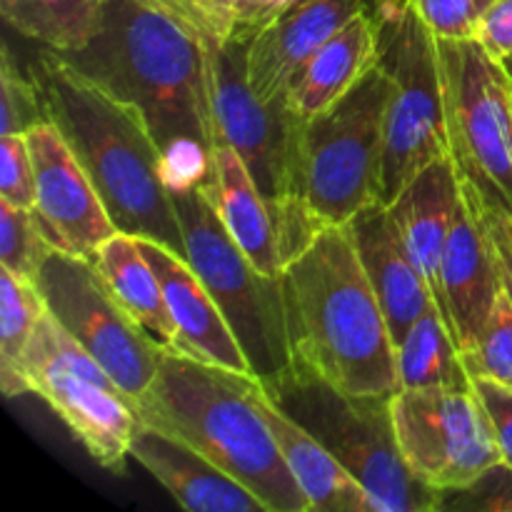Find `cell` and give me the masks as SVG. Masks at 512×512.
<instances>
[{
    "label": "cell",
    "instance_id": "35",
    "mask_svg": "<svg viewBox=\"0 0 512 512\" xmlns=\"http://www.w3.org/2000/svg\"><path fill=\"white\" fill-rule=\"evenodd\" d=\"M473 385L483 400L490 425H493L500 458H503V463L512 465V388L485 378H475Z\"/></svg>",
    "mask_w": 512,
    "mask_h": 512
},
{
    "label": "cell",
    "instance_id": "33",
    "mask_svg": "<svg viewBox=\"0 0 512 512\" xmlns=\"http://www.w3.org/2000/svg\"><path fill=\"white\" fill-rule=\"evenodd\" d=\"M140 3L185 25L200 40L225 43L230 38L228 0H140Z\"/></svg>",
    "mask_w": 512,
    "mask_h": 512
},
{
    "label": "cell",
    "instance_id": "1",
    "mask_svg": "<svg viewBox=\"0 0 512 512\" xmlns=\"http://www.w3.org/2000/svg\"><path fill=\"white\" fill-rule=\"evenodd\" d=\"M58 55L138 110L158 143L173 193L213 185L208 55L193 30L140 0H110L95 38Z\"/></svg>",
    "mask_w": 512,
    "mask_h": 512
},
{
    "label": "cell",
    "instance_id": "27",
    "mask_svg": "<svg viewBox=\"0 0 512 512\" xmlns=\"http://www.w3.org/2000/svg\"><path fill=\"white\" fill-rule=\"evenodd\" d=\"M43 315L45 303L35 283L0 268V388L5 398L28 395L20 368Z\"/></svg>",
    "mask_w": 512,
    "mask_h": 512
},
{
    "label": "cell",
    "instance_id": "13",
    "mask_svg": "<svg viewBox=\"0 0 512 512\" xmlns=\"http://www.w3.org/2000/svg\"><path fill=\"white\" fill-rule=\"evenodd\" d=\"M393 420L410 470L435 490L460 488L503 460L475 385L398 390Z\"/></svg>",
    "mask_w": 512,
    "mask_h": 512
},
{
    "label": "cell",
    "instance_id": "25",
    "mask_svg": "<svg viewBox=\"0 0 512 512\" xmlns=\"http://www.w3.org/2000/svg\"><path fill=\"white\" fill-rule=\"evenodd\" d=\"M400 390L418 388H470L468 368L463 363L450 325L438 305H430L413 323L395 348Z\"/></svg>",
    "mask_w": 512,
    "mask_h": 512
},
{
    "label": "cell",
    "instance_id": "5",
    "mask_svg": "<svg viewBox=\"0 0 512 512\" xmlns=\"http://www.w3.org/2000/svg\"><path fill=\"white\" fill-rule=\"evenodd\" d=\"M260 383L283 413L348 468L378 512H438L440 490L420 480L400 450L393 395L348 393L293 365Z\"/></svg>",
    "mask_w": 512,
    "mask_h": 512
},
{
    "label": "cell",
    "instance_id": "39",
    "mask_svg": "<svg viewBox=\"0 0 512 512\" xmlns=\"http://www.w3.org/2000/svg\"><path fill=\"white\" fill-rule=\"evenodd\" d=\"M500 68H503V73L508 75V80H510V88H512V55H508V58H503V60H500Z\"/></svg>",
    "mask_w": 512,
    "mask_h": 512
},
{
    "label": "cell",
    "instance_id": "30",
    "mask_svg": "<svg viewBox=\"0 0 512 512\" xmlns=\"http://www.w3.org/2000/svg\"><path fill=\"white\" fill-rule=\"evenodd\" d=\"M0 135H28L38 125L48 123L43 95L33 75H23L13 63L10 50H3L0 65Z\"/></svg>",
    "mask_w": 512,
    "mask_h": 512
},
{
    "label": "cell",
    "instance_id": "10",
    "mask_svg": "<svg viewBox=\"0 0 512 512\" xmlns=\"http://www.w3.org/2000/svg\"><path fill=\"white\" fill-rule=\"evenodd\" d=\"M203 43L208 55L215 145L225 143L240 155L263 198L268 200L273 223L295 213L310 215V210L295 200L303 120L290 110L285 98L263 100L250 88L245 68L248 43Z\"/></svg>",
    "mask_w": 512,
    "mask_h": 512
},
{
    "label": "cell",
    "instance_id": "32",
    "mask_svg": "<svg viewBox=\"0 0 512 512\" xmlns=\"http://www.w3.org/2000/svg\"><path fill=\"white\" fill-rule=\"evenodd\" d=\"M495 0H413L423 23L438 40H473Z\"/></svg>",
    "mask_w": 512,
    "mask_h": 512
},
{
    "label": "cell",
    "instance_id": "4",
    "mask_svg": "<svg viewBox=\"0 0 512 512\" xmlns=\"http://www.w3.org/2000/svg\"><path fill=\"white\" fill-rule=\"evenodd\" d=\"M260 395L258 375L165 353L158 375L135 403V415L193 445L268 512H310L275 443Z\"/></svg>",
    "mask_w": 512,
    "mask_h": 512
},
{
    "label": "cell",
    "instance_id": "28",
    "mask_svg": "<svg viewBox=\"0 0 512 512\" xmlns=\"http://www.w3.org/2000/svg\"><path fill=\"white\" fill-rule=\"evenodd\" d=\"M53 253L33 210L0 200V268L33 283L40 265Z\"/></svg>",
    "mask_w": 512,
    "mask_h": 512
},
{
    "label": "cell",
    "instance_id": "29",
    "mask_svg": "<svg viewBox=\"0 0 512 512\" xmlns=\"http://www.w3.org/2000/svg\"><path fill=\"white\" fill-rule=\"evenodd\" d=\"M463 363L473 380L485 378L512 388V298L505 283L478 343L463 353Z\"/></svg>",
    "mask_w": 512,
    "mask_h": 512
},
{
    "label": "cell",
    "instance_id": "19",
    "mask_svg": "<svg viewBox=\"0 0 512 512\" xmlns=\"http://www.w3.org/2000/svg\"><path fill=\"white\" fill-rule=\"evenodd\" d=\"M463 195V180L450 155L425 165L388 205L390 223L410 263L428 280L440 308V265L453 228L455 210Z\"/></svg>",
    "mask_w": 512,
    "mask_h": 512
},
{
    "label": "cell",
    "instance_id": "18",
    "mask_svg": "<svg viewBox=\"0 0 512 512\" xmlns=\"http://www.w3.org/2000/svg\"><path fill=\"white\" fill-rule=\"evenodd\" d=\"M138 245L163 285L165 300H168L170 315L178 330V353L203 360V363L253 373L228 320L220 313L218 303L193 265L183 255L155 240L138 238Z\"/></svg>",
    "mask_w": 512,
    "mask_h": 512
},
{
    "label": "cell",
    "instance_id": "9",
    "mask_svg": "<svg viewBox=\"0 0 512 512\" xmlns=\"http://www.w3.org/2000/svg\"><path fill=\"white\" fill-rule=\"evenodd\" d=\"M448 155L485 208L512 218V88L478 40H438Z\"/></svg>",
    "mask_w": 512,
    "mask_h": 512
},
{
    "label": "cell",
    "instance_id": "26",
    "mask_svg": "<svg viewBox=\"0 0 512 512\" xmlns=\"http://www.w3.org/2000/svg\"><path fill=\"white\" fill-rule=\"evenodd\" d=\"M110 0H0L3 20L55 53L80 50L95 38Z\"/></svg>",
    "mask_w": 512,
    "mask_h": 512
},
{
    "label": "cell",
    "instance_id": "17",
    "mask_svg": "<svg viewBox=\"0 0 512 512\" xmlns=\"http://www.w3.org/2000/svg\"><path fill=\"white\" fill-rule=\"evenodd\" d=\"M130 458L143 465L180 508L190 512H268L245 485L173 433L138 420Z\"/></svg>",
    "mask_w": 512,
    "mask_h": 512
},
{
    "label": "cell",
    "instance_id": "16",
    "mask_svg": "<svg viewBox=\"0 0 512 512\" xmlns=\"http://www.w3.org/2000/svg\"><path fill=\"white\" fill-rule=\"evenodd\" d=\"M368 10V0H295L265 25L245 50L248 83L263 100L285 98L305 63L343 28Z\"/></svg>",
    "mask_w": 512,
    "mask_h": 512
},
{
    "label": "cell",
    "instance_id": "31",
    "mask_svg": "<svg viewBox=\"0 0 512 512\" xmlns=\"http://www.w3.org/2000/svg\"><path fill=\"white\" fill-rule=\"evenodd\" d=\"M443 512H512V465L498 460L460 488L440 490Z\"/></svg>",
    "mask_w": 512,
    "mask_h": 512
},
{
    "label": "cell",
    "instance_id": "7",
    "mask_svg": "<svg viewBox=\"0 0 512 512\" xmlns=\"http://www.w3.org/2000/svg\"><path fill=\"white\" fill-rule=\"evenodd\" d=\"M390 75L375 63L335 105L303 120L295 200L320 228L348 225L378 198Z\"/></svg>",
    "mask_w": 512,
    "mask_h": 512
},
{
    "label": "cell",
    "instance_id": "34",
    "mask_svg": "<svg viewBox=\"0 0 512 512\" xmlns=\"http://www.w3.org/2000/svg\"><path fill=\"white\" fill-rule=\"evenodd\" d=\"M0 200L33 210L35 170L25 135H0Z\"/></svg>",
    "mask_w": 512,
    "mask_h": 512
},
{
    "label": "cell",
    "instance_id": "12",
    "mask_svg": "<svg viewBox=\"0 0 512 512\" xmlns=\"http://www.w3.org/2000/svg\"><path fill=\"white\" fill-rule=\"evenodd\" d=\"M33 283L45 310L103 365L135 408L158 375L165 350L125 313L93 260L53 250Z\"/></svg>",
    "mask_w": 512,
    "mask_h": 512
},
{
    "label": "cell",
    "instance_id": "21",
    "mask_svg": "<svg viewBox=\"0 0 512 512\" xmlns=\"http://www.w3.org/2000/svg\"><path fill=\"white\" fill-rule=\"evenodd\" d=\"M260 405L285 465L308 498L310 512H378L368 490L348 473V468L315 435L283 413L268 398L265 388Z\"/></svg>",
    "mask_w": 512,
    "mask_h": 512
},
{
    "label": "cell",
    "instance_id": "3",
    "mask_svg": "<svg viewBox=\"0 0 512 512\" xmlns=\"http://www.w3.org/2000/svg\"><path fill=\"white\" fill-rule=\"evenodd\" d=\"M293 368L348 393L395 395V340L348 225L325 228L280 273Z\"/></svg>",
    "mask_w": 512,
    "mask_h": 512
},
{
    "label": "cell",
    "instance_id": "14",
    "mask_svg": "<svg viewBox=\"0 0 512 512\" xmlns=\"http://www.w3.org/2000/svg\"><path fill=\"white\" fill-rule=\"evenodd\" d=\"M25 138L35 170L33 218L45 240L58 253L93 260L118 233L93 180L53 123L38 125Z\"/></svg>",
    "mask_w": 512,
    "mask_h": 512
},
{
    "label": "cell",
    "instance_id": "2",
    "mask_svg": "<svg viewBox=\"0 0 512 512\" xmlns=\"http://www.w3.org/2000/svg\"><path fill=\"white\" fill-rule=\"evenodd\" d=\"M30 75L48 123L68 140L118 233L155 240L185 258L163 155L138 110L80 75L55 50L35 55Z\"/></svg>",
    "mask_w": 512,
    "mask_h": 512
},
{
    "label": "cell",
    "instance_id": "22",
    "mask_svg": "<svg viewBox=\"0 0 512 512\" xmlns=\"http://www.w3.org/2000/svg\"><path fill=\"white\" fill-rule=\"evenodd\" d=\"M378 60V30L370 10H363L300 68L285 100L300 120L315 118L355 88Z\"/></svg>",
    "mask_w": 512,
    "mask_h": 512
},
{
    "label": "cell",
    "instance_id": "8",
    "mask_svg": "<svg viewBox=\"0 0 512 512\" xmlns=\"http://www.w3.org/2000/svg\"><path fill=\"white\" fill-rule=\"evenodd\" d=\"M185 258L210 290L235 340L260 380H270L293 365L280 278L260 273L230 238L208 188L173 193Z\"/></svg>",
    "mask_w": 512,
    "mask_h": 512
},
{
    "label": "cell",
    "instance_id": "15",
    "mask_svg": "<svg viewBox=\"0 0 512 512\" xmlns=\"http://www.w3.org/2000/svg\"><path fill=\"white\" fill-rule=\"evenodd\" d=\"M503 290L495 240L485 220V205L463 183L453 228L440 265V313L450 325L460 353L473 350Z\"/></svg>",
    "mask_w": 512,
    "mask_h": 512
},
{
    "label": "cell",
    "instance_id": "24",
    "mask_svg": "<svg viewBox=\"0 0 512 512\" xmlns=\"http://www.w3.org/2000/svg\"><path fill=\"white\" fill-rule=\"evenodd\" d=\"M125 313L165 353H178V330L158 273L140 250L138 238L115 233L93 258Z\"/></svg>",
    "mask_w": 512,
    "mask_h": 512
},
{
    "label": "cell",
    "instance_id": "20",
    "mask_svg": "<svg viewBox=\"0 0 512 512\" xmlns=\"http://www.w3.org/2000/svg\"><path fill=\"white\" fill-rule=\"evenodd\" d=\"M348 230L398 348L415 320L435 303L428 280L405 255L385 203L373 200L365 205L350 220Z\"/></svg>",
    "mask_w": 512,
    "mask_h": 512
},
{
    "label": "cell",
    "instance_id": "36",
    "mask_svg": "<svg viewBox=\"0 0 512 512\" xmlns=\"http://www.w3.org/2000/svg\"><path fill=\"white\" fill-rule=\"evenodd\" d=\"M290 3H295V0H228V40H243V43H248L265 25L273 23Z\"/></svg>",
    "mask_w": 512,
    "mask_h": 512
},
{
    "label": "cell",
    "instance_id": "38",
    "mask_svg": "<svg viewBox=\"0 0 512 512\" xmlns=\"http://www.w3.org/2000/svg\"><path fill=\"white\" fill-rule=\"evenodd\" d=\"M485 220H488L490 235H493L495 240V250H498L500 263H503L505 273H508L512 280V218L495 215L485 208Z\"/></svg>",
    "mask_w": 512,
    "mask_h": 512
},
{
    "label": "cell",
    "instance_id": "11",
    "mask_svg": "<svg viewBox=\"0 0 512 512\" xmlns=\"http://www.w3.org/2000/svg\"><path fill=\"white\" fill-rule=\"evenodd\" d=\"M20 375L25 393L45 400L95 463L123 468L138 423L133 403L48 310L25 350Z\"/></svg>",
    "mask_w": 512,
    "mask_h": 512
},
{
    "label": "cell",
    "instance_id": "6",
    "mask_svg": "<svg viewBox=\"0 0 512 512\" xmlns=\"http://www.w3.org/2000/svg\"><path fill=\"white\" fill-rule=\"evenodd\" d=\"M368 10L378 30L380 63L390 75L378 190L380 203L390 205L425 165L448 155L443 78L438 38L413 0H368Z\"/></svg>",
    "mask_w": 512,
    "mask_h": 512
},
{
    "label": "cell",
    "instance_id": "23",
    "mask_svg": "<svg viewBox=\"0 0 512 512\" xmlns=\"http://www.w3.org/2000/svg\"><path fill=\"white\" fill-rule=\"evenodd\" d=\"M220 220L228 228L230 238L240 245L250 263L270 278H280L283 258L278 250L273 213L268 200L260 193L258 183L230 145H215L213 185L208 188Z\"/></svg>",
    "mask_w": 512,
    "mask_h": 512
},
{
    "label": "cell",
    "instance_id": "37",
    "mask_svg": "<svg viewBox=\"0 0 512 512\" xmlns=\"http://www.w3.org/2000/svg\"><path fill=\"white\" fill-rule=\"evenodd\" d=\"M475 40L498 63L512 55V0H495L493 8L480 20Z\"/></svg>",
    "mask_w": 512,
    "mask_h": 512
}]
</instances>
